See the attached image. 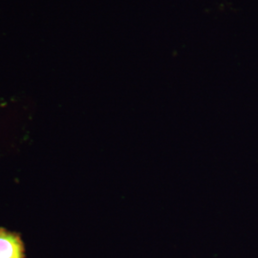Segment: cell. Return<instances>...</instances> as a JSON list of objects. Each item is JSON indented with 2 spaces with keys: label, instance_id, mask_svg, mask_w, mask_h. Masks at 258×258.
Returning <instances> with one entry per match:
<instances>
[{
  "label": "cell",
  "instance_id": "6da1fadb",
  "mask_svg": "<svg viewBox=\"0 0 258 258\" xmlns=\"http://www.w3.org/2000/svg\"><path fill=\"white\" fill-rule=\"evenodd\" d=\"M0 258H23V245L18 235L0 230Z\"/></svg>",
  "mask_w": 258,
  "mask_h": 258
}]
</instances>
